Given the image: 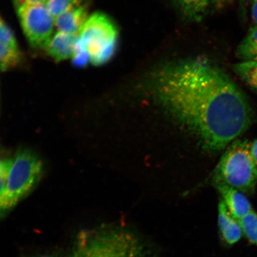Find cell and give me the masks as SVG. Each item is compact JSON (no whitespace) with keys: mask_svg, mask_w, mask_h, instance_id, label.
<instances>
[{"mask_svg":"<svg viewBox=\"0 0 257 257\" xmlns=\"http://www.w3.org/2000/svg\"><path fill=\"white\" fill-rule=\"evenodd\" d=\"M144 81L153 100L211 150H222L252 124L254 115L246 96L204 58L164 63Z\"/></svg>","mask_w":257,"mask_h":257,"instance_id":"6da1fadb","label":"cell"},{"mask_svg":"<svg viewBox=\"0 0 257 257\" xmlns=\"http://www.w3.org/2000/svg\"><path fill=\"white\" fill-rule=\"evenodd\" d=\"M70 257H150L143 241L123 227L105 225L80 230Z\"/></svg>","mask_w":257,"mask_h":257,"instance_id":"7a4b0ae2","label":"cell"},{"mask_svg":"<svg viewBox=\"0 0 257 257\" xmlns=\"http://www.w3.org/2000/svg\"><path fill=\"white\" fill-rule=\"evenodd\" d=\"M44 172L43 163L31 150L21 149L16 152L7 184L0 193V214L8 216L19 202L33 190Z\"/></svg>","mask_w":257,"mask_h":257,"instance_id":"3957f363","label":"cell"},{"mask_svg":"<svg viewBox=\"0 0 257 257\" xmlns=\"http://www.w3.org/2000/svg\"><path fill=\"white\" fill-rule=\"evenodd\" d=\"M247 141L236 140L230 145L220 161L215 183L231 186L244 194L252 195L257 184V166Z\"/></svg>","mask_w":257,"mask_h":257,"instance_id":"277c9868","label":"cell"},{"mask_svg":"<svg viewBox=\"0 0 257 257\" xmlns=\"http://www.w3.org/2000/svg\"><path fill=\"white\" fill-rule=\"evenodd\" d=\"M118 38V31L114 22L107 15L96 12L86 21L76 46L88 50L92 64L101 66L114 55Z\"/></svg>","mask_w":257,"mask_h":257,"instance_id":"5b68a950","label":"cell"},{"mask_svg":"<svg viewBox=\"0 0 257 257\" xmlns=\"http://www.w3.org/2000/svg\"><path fill=\"white\" fill-rule=\"evenodd\" d=\"M17 9V14L26 38L30 46L46 50L52 39L55 21L46 4L27 5Z\"/></svg>","mask_w":257,"mask_h":257,"instance_id":"8992f818","label":"cell"},{"mask_svg":"<svg viewBox=\"0 0 257 257\" xmlns=\"http://www.w3.org/2000/svg\"><path fill=\"white\" fill-rule=\"evenodd\" d=\"M215 184L228 210L236 220H239L253 210L251 204L242 192L221 183Z\"/></svg>","mask_w":257,"mask_h":257,"instance_id":"52a82bcc","label":"cell"},{"mask_svg":"<svg viewBox=\"0 0 257 257\" xmlns=\"http://www.w3.org/2000/svg\"><path fill=\"white\" fill-rule=\"evenodd\" d=\"M88 18L87 9L76 6L57 18L55 26L60 32L79 36Z\"/></svg>","mask_w":257,"mask_h":257,"instance_id":"ba28073f","label":"cell"},{"mask_svg":"<svg viewBox=\"0 0 257 257\" xmlns=\"http://www.w3.org/2000/svg\"><path fill=\"white\" fill-rule=\"evenodd\" d=\"M78 38V35L58 32L46 48L48 55L57 62L72 58Z\"/></svg>","mask_w":257,"mask_h":257,"instance_id":"9c48e42d","label":"cell"},{"mask_svg":"<svg viewBox=\"0 0 257 257\" xmlns=\"http://www.w3.org/2000/svg\"><path fill=\"white\" fill-rule=\"evenodd\" d=\"M218 222L221 235L229 245L238 242L242 235L239 221L230 213L223 201L218 205Z\"/></svg>","mask_w":257,"mask_h":257,"instance_id":"30bf717a","label":"cell"},{"mask_svg":"<svg viewBox=\"0 0 257 257\" xmlns=\"http://www.w3.org/2000/svg\"><path fill=\"white\" fill-rule=\"evenodd\" d=\"M236 55L241 62H257V25L249 29L237 47Z\"/></svg>","mask_w":257,"mask_h":257,"instance_id":"8fae6325","label":"cell"},{"mask_svg":"<svg viewBox=\"0 0 257 257\" xmlns=\"http://www.w3.org/2000/svg\"><path fill=\"white\" fill-rule=\"evenodd\" d=\"M233 71L257 94V62L236 63L233 66Z\"/></svg>","mask_w":257,"mask_h":257,"instance_id":"7c38bea8","label":"cell"},{"mask_svg":"<svg viewBox=\"0 0 257 257\" xmlns=\"http://www.w3.org/2000/svg\"><path fill=\"white\" fill-rule=\"evenodd\" d=\"M185 14L193 19H201L214 0H176Z\"/></svg>","mask_w":257,"mask_h":257,"instance_id":"4fadbf2b","label":"cell"},{"mask_svg":"<svg viewBox=\"0 0 257 257\" xmlns=\"http://www.w3.org/2000/svg\"><path fill=\"white\" fill-rule=\"evenodd\" d=\"M22 56L18 47H13L1 44L0 46V62L2 72H6L19 65Z\"/></svg>","mask_w":257,"mask_h":257,"instance_id":"5bb4252c","label":"cell"},{"mask_svg":"<svg viewBox=\"0 0 257 257\" xmlns=\"http://www.w3.org/2000/svg\"><path fill=\"white\" fill-rule=\"evenodd\" d=\"M238 221L244 235L257 245V213L252 210Z\"/></svg>","mask_w":257,"mask_h":257,"instance_id":"9a60e30c","label":"cell"},{"mask_svg":"<svg viewBox=\"0 0 257 257\" xmlns=\"http://www.w3.org/2000/svg\"><path fill=\"white\" fill-rule=\"evenodd\" d=\"M46 6L51 15L56 19L79 5L74 0H48Z\"/></svg>","mask_w":257,"mask_h":257,"instance_id":"2e32d148","label":"cell"},{"mask_svg":"<svg viewBox=\"0 0 257 257\" xmlns=\"http://www.w3.org/2000/svg\"><path fill=\"white\" fill-rule=\"evenodd\" d=\"M0 32H1L0 34L1 44L13 47H18L14 32L3 19H1V23H0Z\"/></svg>","mask_w":257,"mask_h":257,"instance_id":"e0dca14e","label":"cell"},{"mask_svg":"<svg viewBox=\"0 0 257 257\" xmlns=\"http://www.w3.org/2000/svg\"><path fill=\"white\" fill-rule=\"evenodd\" d=\"M89 62H91V57L88 50L85 48L76 46L72 57L73 65L78 67H85Z\"/></svg>","mask_w":257,"mask_h":257,"instance_id":"ac0fdd59","label":"cell"},{"mask_svg":"<svg viewBox=\"0 0 257 257\" xmlns=\"http://www.w3.org/2000/svg\"><path fill=\"white\" fill-rule=\"evenodd\" d=\"M48 0H14L16 8L27 5L46 4Z\"/></svg>","mask_w":257,"mask_h":257,"instance_id":"d6986e66","label":"cell"},{"mask_svg":"<svg viewBox=\"0 0 257 257\" xmlns=\"http://www.w3.org/2000/svg\"><path fill=\"white\" fill-rule=\"evenodd\" d=\"M250 15L254 25H257V0H250Z\"/></svg>","mask_w":257,"mask_h":257,"instance_id":"ffe728a7","label":"cell"},{"mask_svg":"<svg viewBox=\"0 0 257 257\" xmlns=\"http://www.w3.org/2000/svg\"><path fill=\"white\" fill-rule=\"evenodd\" d=\"M250 153H251L253 159L254 160L257 166V140L250 144Z\"/></svg>","mask_w":257,"mask_h":257,"instance_id":"44dd1931","label":"cell"},{"mask_svg":"<svg viewBox=\"0 0 257 257\" xmlns=\"http://www.w3.org/2000/svg\"><path fill=\"white\" fill-rule=\"evenodd\" d=\"M233 1V0H214V3L218 8H222L231 4Z\"/></svg>","mask_w":257,"mask_h":257,"instance_id":"7402d4cb","label":"cell"},{"mask_svg":"<svg viewBox=\"0 0 257 257\" xmlns=\"http://www.w3.org/2000/svg\"><path fill=\"white\" fill-rule=\"evenodd\" d=\"M30 257H59L56 255H53V254H43V255H34Z\"/></svg>","mask_w":257,"mask_h":257,"instance_id":"603a6c76","label":"cell"},{"mask_svg":"<svg viewBox=\"0 0 257 257\" xmlns=\"http://www.w3.org/2000/svg\"><path fill=\"white\" fill-rule=\"evenodd\" d=\"M240 6L243 9V11H245V6L246 5V0H240Z\"/></svg>","mask_w":257,"mask_h":257,"instance_id":"cb8c5ba5","label":"cell"}]
</instances>
